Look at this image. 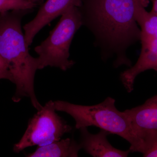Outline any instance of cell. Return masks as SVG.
<instances>
[{"label":"cell","instance_id":"8","mask_svg":"<svg viewBox=\"0 0 157 157\" xmlns=\"http://www.w3.org/2000/svg\"><path fill=\"white\" fill-rule=\"evenodd\" d=\"M80 130L82 148L88 154L94 157H128L130 150L124 151L112 146L107 139L109 132L101 129L98 134H91L87 128H81Z\"/></svg>","mask_w":157,"mask_h":157},{"label":"cell","instance_id":"14","mask_svg":"<svg viewBox=\"0 0 157 157\" xmlns=\"http://www.w3.org/2000/svg\"><path fill=\"white\" fill-rule=\"evenodd\" d=\"M0 71L5 72H10L9 71V67L4 60L2 56L0 55Z\"/></svg>","mask_w":157,"mask_h":157},{"label":"cell","instance_id":"4","mask_svg":"<svg viewBox=\"0 0 157 157\" xmlns=\"http://www.w3.org/2000/svg\"><path fill=\"white\" fill-rule=\"evenodd\" d=\"M82 25L78 7H71L62 14L48 37L34 49L38 55L39 70L51 67L66 71L73 67L75 62L69 59L70 45Z\"/></svg>","mask_w":157,"mask_h":157},{"label":"cell","instance_id":"16","mask_svg":"<svg viewBox=\"0 0 157 157\" xmlns=\"http://www.w3.org/2000/svg\"><path fill=\"white\" fill-rule=\"evenodd\" d=\"M152 2V9L151 11L153 14L157 16V0H151Z\"/></svg>","mask_w":157,"mask_h":157},{"label":"cell","instance_id":"13","mask_svg":"<svg viewBox=\"0 0 157 157\" xmlns=\"http://www.w3.org/2000/svg\"><path fill=\"white\" fill-rule=\"evenodd\" d=\"M143 145L144 157H157V132L147 137Z\"/></svg>","mask_w":157,"mask_h":157},{"label":"cell","instance_id":"9","mask_svg":"<svg viewBox=\"0 0 157 157\" xmlns=\"http://www.w3.org/2000/svg\"><path fill=\"white\" fill-rule=\"evenodd\" d=\"M149 70L157 71V45L141 51L136 63L121 74V80L128 92L134 89V82L137 75Z\"/></svg>","mask_w":157,"mask_h":157},{"label":"cell","instance_id":"7","mask_svg":"<svg viewBox=\"0 0 157 157\" xmlns=\"http://www.w3.org/2000/svg\"><path fill=\"white\" fill-rule=\"evenodd\" d=\"M135 135L144 143L145 138L157 132V95L142 105L124 111Z\"/></svg>","mask_w":157,"mask_h":157},{"label":"cell","instance_id":"11","mask_svg":"<svg viewBox=\"0 0 157 157\" xmlns=\"http://www.w3.org/2000/svg\"><path fill=\"white\" fill-rule=\"evenodd\" d=\"M82 149L73 138L60 139L45 145L38 147L32 153L27 155L28 157H76Z\"/></svg>","mask_w":157,"mask_h":157},{"label":"cell","instance_id":"17","mask_svg":"<svg viewBox=\"0 0 157 157\" xmlns=\"http://www.w3.org/2000/svg\"><path fill=\"white\" fill-rule=\"evenodd\" d=\"M140 3L141 5L144 7V8H146L148 6L149 3V0H140Z\"/></svg>","mask_w":157,"mask_h":157},{"label":"cell","instance_id":"5","mask_svg":"<svg viewBox=\"0 0 157 157\" xmlns=\"http://www.w3.org/2000/svg\"><path fill=\"white\" fill-rule=\"evenodd\" d=\"M72 129V127L56 113L54 102L51 100L29 121L24 134L14 144L13 151L18 153L29 147L48 145L60 140Z\"/></svg>","mask_w":157,"mask_h":157},{"label":"cell","instance_id":"15","mask_svg":"<svg viewBox=\"0 0 157 157\" xmlns=\"http://www.w3.org/2000/svg\"><path fill=\"white\" fill-rule=\"evenodd\" d=\"M0 79H6L13 82V78L10 72L0 71Z\"/></svg>","mask_w":157,"mask_h":157},{"label":"cell","instance_id":"3","mask_svg":"<svg viewBox=\"0 0 157 157\" xmlns=\"http://www.w3.org/2000/svg\"><path fill=\"white\" fill-rule=\"evenodd\" d=\"M115 100L108 97L102 103L93 106H83L56 101V111L67 113L75 121L77 129L95 126L120 136L131 144L130 152H143L142 141L135 135L127 114L119 111L115 106Z\"/></svg>","mask_w":157,"mask_h":157},{"label":"cell","instance_id":"12","mask_svg":"<svg viewBox=\"0 0 157 157\" xmlns=\"http://www.w3.org/2000/svg\"><path fill=\"white\" fill-rule=\"evenodd\" d=\"M37 6L32 0H0V14L13 10H32Z\"/></svg>","mask_w":157,"mask_h":157},{"label":"cell","instance_id":"2","mask_svg":"<svg viewBox=\"0 0 157 157\" xmlns=\"http://www.w3.org/2000/svg\"><path fill=\"white\" fill-rule=\"evenodd\" d=\"M31 11L13 10L0 14V55L8 65L16 85L12 100L18 102L28 97L38 110L42 106L35 94L34 80L39 70V59L30 54L21 28L23 17Z\"/></svg>","mask_w":157,"mask_h":157},{"label":"cell","instance_id":"10","mask_svg":"<svg viewBox=\"0 0 157 157\" xmlns=\"http://www.w3.org/2000/svg\"><path fill=\"white\" fill-rule=\"evenodd\" d=\"M136 22L140 27L141 51L157 45V16L147 12L140 2L137 4L135 11Z\"/></svg>","mask_w":157,"mask_h":157},{"label":"cell","instance_id":"1","mask_svg":"<svg viewBox=\"0 0 157 157\" xmlns=\"http://www.w3.org/2000/svg\"><path fill=\"white\" fill-rule=\"evenodd\" d=\"M140 0H82V25L93 32L104 48L115 54V65L131 66L125 50L140 40L135 11Z\"/></svg>","mask_w":157,"mask_h":157},{"label":"cell","instance_id":"6","mask_svg":"<svg viewBox=\"0 0 157 157\" xmlns=\"http://www.w3.org/2000/svg\"><path fill=\"white\" fill-rule=\"evenodd\" d=\"M82 5V0H47L36 17L23 26L26 43L29 46L36 35L44 27L71 7L79 8Z\"/></svg>","mask_w":157,"mask_h":157},{"label":"cell","instance_id":"18","mask_svg":"<svg viewBox=\"0 0 157 157\" xmlns=\"http://www.w3.org/2000/svg\"><path fill=\"white\" fill-rule=\"evenodd\" d=\"M32 1H33V2H35L36 3V2L39 1V0H32Z\"/></svg>","mask_w":157,"mask_h":157}]
</instances>
